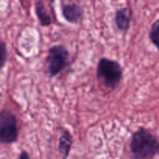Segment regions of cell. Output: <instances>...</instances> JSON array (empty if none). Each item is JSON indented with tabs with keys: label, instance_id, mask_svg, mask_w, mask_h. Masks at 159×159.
Here are the masks:
<instances>
[{
	"label": "cell",
	"instance_id": "cell-5",
	"mask_svg": "<svg viewBox=\"0 0 159 159\" xmlns=\"http://www.w3.org/2000/svg\"><path fill=\"white\" fill-rule=\"evenodd\" d=\"M61 12L65 20L71 23H78L83 16L82 7L75 3H62Z\"/></svg>",
	"mask_w": 159,
	"mask_h": 159
},
{
	"label": "cell",
	"instance_id": "cell-1",
	"mask_svg": "<svg viewBox=\"0 0 159 159\" xmlns=\"http://www.w3.org/2000/svg\"><path fill=\"white\" fill-rule=\"evenodd\" d=\"M130 149L134 159H152L159 152V141L145 128L138 129L130 139Z\"/></svg>",
	"mask_w": 159,
	"mask_h": 159
},
{
	"label": "cell",
	"instance_id": "cell-3",
	"mask_svg": "<svg viewBox=\"0 0 159 159\" xmlns=\"http://www.w3.org/2000/svg\"><path fill=\"white\" fill-rule=\"evenodd\" d=\"M19 126L16 116L12 110H0V144H11L18 139Z\"/></svg>",
	"mask_w": 159,
	"mask_h": 159
},
{
	"label": "cell",
	"instance_id": "cell-8",
	"mask_svg": "<svg viewBox=\"0 0 159 159\" xmlns=\"http://www.w3.org/2000/svg\"><path fill=\"white\" fill-rule=\"evenodd\" d=\"M35 11L37 16L42 26H50L52 23L51 17L50 16L44 4L42 1H37L35 2Z\"/></svg>",
	"mask_w": 159,
	"mask_h": 159
},
{
	"label": "cell",
	"instance_id": "cell-11",
	"mask_svg": "<svg viewBox=\"0 0 159 159\" xmlns=\"http://www.w3.org/2000/svg\"><path fill=\"white\" fill-rule=\"evenodd\" d=\"M18 159H30V155L27 153V152H26V151H22L20 152V155H19Z\"/></svg>",
	"mask_w": 159,
	"mask_h": 159
},
{
	"label": "cell",
	"instance_id": "cell-10",
	"mask_svg": "<svg viewBox=\"0 0 159 159\" xmlns=\"http://www.w3.org/2000/svg\"><path fill=\"white\" fill-rule=\"evenodd\" d=\"M8 59V49L6 42L0 40V70L6 65Z\"/></svg>",
	"mask_w": 159,
	"mask_h": 159
},
{
	"label": "cell",
	"instance_id": "cell-7",
	"mask_svg": "<svg viewBox=\"0 0 159 159\" xmlns=\"http://www.w3.org/2000/svg\"><path fill=\"white\" fill-rule=\"evenodd\" d=\"M73 144V137L69 130H64L61 132L58 142L59 153L62 156L63 159H66L68 157L71 146Z\"/></svg>",
	"mask_w": 159,
	"mask_h": 159
},
{
	"label": "cell",
	"instance_id": "cell-4",
	"mask_svg": "<svg viewBox=\"0 0 159 159\" xmlns=\"http://www.w3.org/2000/svg\"><path fill=\"white\" fill-rule=\"evenodd\" d=\"M68 49L61 44L54 45L48 50L46 64L49 77H55L68 66Z\"/></svg>",
	"mask_w": 159,
	"mask_h": 159
},
{
	"label": "cell",
	"instance_id": "cell-6",
	"mask_svg": "<svg viewBox=\"0 0 159 159\" xmlns=\"http://www.w3.org/2000/svg\"><path fill=\"white\" fill-rule=\"evenodd\" d=\"M132 20L131 10L129 8H120L115 13V23L120 30L127 31Z\"/></svg>",
	"mask_w": 159,
	"mask_h": 159
},
{
	"label": "cell",
	"instance_id": "cell-2",
	"mask_svg": "<svg viewBox=\"0 0 159 159\" xmlns=\"http://www.w3.org/2000/svg\"><path fill=\"white\" fill-rule=\"evenodd\" d=\"M97 76L106 87L114 89L122 79L123 68L116 61L102 57L98 63Z\"/></svg>",
	"mask_w": 159,
	"mask_h": 159
},
{
	"label": "cell",
	"instance_id": "cell-9",
	"mask_svg": "<svg viewBox=\"0 0 159 159\" xmlns=\"http://www.w3.org/2000/svg\"><path fill=\"white\" fill-rule=\"evenodd\" d=\"M149 37L153 44L159 51V19L152 25L149 33Z\"/></svg>",
	"mask_w": 159,
	"mask_h": 159
}]
</instances>
